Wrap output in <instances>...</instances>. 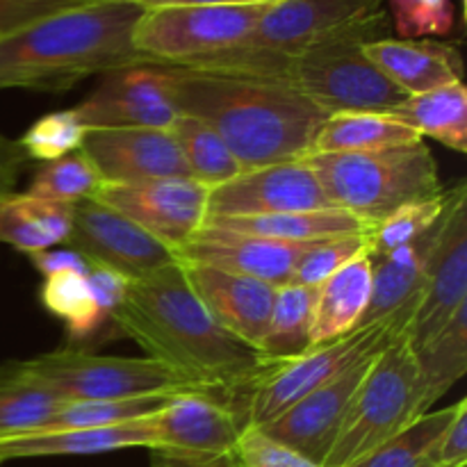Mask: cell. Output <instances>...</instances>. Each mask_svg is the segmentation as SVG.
<instances>
[{
    "instance_id": "33",
    "label": "cell",
    "mask_w": 467,
    "mask_h": 467,
    "mask_svg": "<svg viewBox=\"0 0 467 467\" xmlns=\"http://www.w3.org/2000/svg\"><path fill=\"white\" fill-rule=\"evenodd\" d=\"M39 301L53 317L64 322L73 342L89 340L109 322L82 274L59 272L46 276L39 287Z\"/></svg>"
},
{
    "instance_id": "27",
    "label": "cell",
    "mask_w": 467,
    "mask_h": 467,
    "mask_svg": "<svg viewBox=\"0 0 467 467\" xmlns=\"http://www.w3.org/2000/svg\"><path fill=\"white\" fill-rule=\"evenodd\" d=\"M315 299H317V287L299 285V283L276 287L267 331L258 347L269 368L290 363L313 349L310 331H313Z\"/></svg>"
},
{
    "instance_id": "23",
    "label": "cell",
    "mask_w": 467,
    "mask_h": 467,
    "mask_svg": "<svg viewBox=\"0 0 467 467\" xmlns=\"http://www.w3.org/2000/svg\"><path fill=\"white\" fill-rule=\"evenodd\" d=\"M374 265L368 254L337 269L317 287L313 313V347L345 337L363 324L372 299Z\"/></svg>"
},
{
    "instance_id": "20",
    "label": "cell",
    "mask_w": 467,
    "mask_h": 467,
    "mask_svg": "<svg viewBox=\"0 0 467 467\" xmlns=\"http://www.w3.org/2000/svg\"><path fill=\"white\" fill-rule=\"evenodd\" d=\"M178 265L182 267V276L190 290L217 319V324L258 349L267 331L276 287L258 278L223 272L208 265Z\"/></svg>"
},
{
    "instance_id": "18",
    "label": "cell",
    "mask_w": 467,
    "mask_h": 467,
    "mask_svg": "<svg viewBox=\"0 0 467 467\" xmlns=\"http://www.w3.org/2000/svg\"><path fill=\"white\" fill-rule=\"evenodd\" d=\"M82 153L103 182H144L192 178L176 137L158 128H100L87 130Z\"/></svg>"
},
{
    "instance_id": "26",
    "label": "cell",
    "mask_w": 467,
    "mask_h": 467,
    "mask_svg": "<svg viewBox=\"0 0 467 467\" xmlns=\"http://www.w3.org/2000/svg\"><path fill=\"white\" fill-rule=\"evenodd\" d=\"M203 226L242 233V235L267 237V240L292 242V244H308V242L333 240V237L358 235V233L372 231V226H368L363 219L354 217L340 208L265 214V217L219 219V222H208Z\"/></svg>"
},
{
    "instance_id": "21",
    "label": "cell",
    "mask_w": 467,
    "mask_h": 467,
    "mask_svg": "<svg viewBox=\"0 0 467 467\" xmlns=\"http://www.w3.org/2000/svg\"><path fill=\"white\" fill-rule=\"evenodd\" d=\"M363 53L406 96L463 82V55L445 41L383 36L365 44Z\"/></svg>"
},
{
    "instance_id": "42",
    "label": "cell",
    "mask_w": 467,
    "mask_h": 467,
    "mask_svg": "<svg viewBox=\"0 0 467 467\" xmlns=\"http://www.w3.org/2000/svg\"><path fill=\"white\" fill-rule=\"evenodd\" d=\"M431 459L438 467L467 465V400H459L454 404L450 422L433 442Z\"/></svg>"
},
{
    "instance_id": "47",
    "label": "cell",
    "mask_w": 467,
    "mask_h": 467,
    "mask_svg": "<svg viewBox=\"0 0 467 467\" xmlns=\"http://www.w3.org/2000/svg\"><path fill=\"white\" fill-rule=\"evenodd\" d=\"M150 467H237L235 454L228 459H214V461H196V459H178V456H167L153 451L150 454Z\"/></svg>"
},
{
    "instance_id": "6",
    "label": "cell",
    "mask_w": 467,
    "mask_h": 467,
    "mask_svg": "<svg viewBox=\"0 0 467 467\" xmlns=\"http://www.w3.org/2000/svg\"><path fill=\"white\" fill-rule=\"evenodd\" d=\"M404 328L374 356L322 467L354 465L424 415L420 360Z\"/></svg>"
},
{
    "instance_id": "17",
    "label": "cell",
    "mask_w": 467,
    "mask_h": 467,
    "mask_svg": "<svg viewBox=\"0 0 467 467\" xmlns=\"http://www.w3.org/2000/svg\"><path fill=\"white\" fill-rule=\"evenodd\" d=\"M377 354L363 356L356 363H351L331 381L306 395L301 401H296L281 418L260 429L274 441L292 447L301 456L322 467L337 433H340L347 413H349L356 390H358L360 381L365 379Z\"/></svg>"
},
{
    "instance_id": "38",
    "label": "cell",
    "mask_w": 467,
    "mask_h": 467,
    "mask_svg": "<svg viewBox=\"0 0 467 467\" xmlns=\"http://www.w3.org/2000/svg\"><path fill=\"white\" fill-rule=\"evenodd\" d=\"M85 135L87 128L82 126L78 114L73 109H62L36 119L16 141L26 160L46 164L80 150Z\"/></svg>"
},
{
    "instance_id": "49",
    "label": "cell",
    "mask_w": 467,
    "mask_h": 467,
    "mask_svg": "<svg viewBox=\"0 0 467 467\" xmlns=\"http://www.w3.org/2000/svg\"><path fill=\"white\" fill-rule=\"evenodd\" d=\"M0 465H3V461H0Z\"/></svg>"
},
{
    "instance_id": "15",
    "label": "cell",
    "mask_w": 467,
    "mask_h": 467,
    "mask_svg": "<svg viewBox=\"0 0 467 467\" xmlns=\"http://www.w3.org/2000/svg\"><path fill=\"white\" fill-rule=\"evenodd\" d=\"M150 451L178 459L214 461L235 454L244 422L237 409L203 392H181L150 415Z\"/></svg>"
},
{
    "instance_id": "3",
    "label": "cell",
    "mask_w": 467,
    "mask_h": 467,
    "mask_svg": "<svg viewBox=\"0 0 467 467\" xmlns=\"http://www.w3.org/2000/svg\"><path fill=\"white\" fill-rule=\"evenodd\" d=\"M141 9L119 0H80L0 35V91L62 94L91 76L149 64L132 46Z\"/></svg>"
},
{
    "instance_id": "8",
    "label": "cell",
    "mask_w": 467,
    "mask_h": 467,
    "mask_svg": "<svg viewBox=\"0 0 467 467\" xmlns=\"http://www.w3.org/2000/svg\"><path fill=\"white\" fill-rule=\"evenodd\" d=\"M377 41V39H374ZM365 36L315 46L278 62V78L295 85L310 103L331 117L349 112L390 114L406 100L363 53Z\"/></svg>"
},
{
    "instance_id": "5",
    "label": "cell",
    "mask_w": 467,
    "mask_h": 467,
    "mask_svg": "<svg viewBox=\"0 0 467 467\" xmlns=\"http://www.w3.org/2000/svg\"><path fill=\"white\" fill-rule=\"evenodd\" d=\"M304 160L328 203L372 228L401 205L442 194L436 155L424 141L363 153H310Z\"/></svg>"
},
{
    "instance_id": "44",
    "label": "cell",
    "mask_w": 467,
    "mask_h": 467,
    "mask_svg": "<svg viewBox=\"0 0 467 467\" xmlns=\"http://www.w3.org/2000/svg\"><path fill=\"white\" fill-rule=\"evenodd\" d=\"M87 283H89V290L94 295L96 304H99V308L103 310L108 319L126 301L128 287H130V278L112 272V269L99 267V265H89Z\"/></svg>"
},
{
    "instance_id": "12",
    "label": "cell",
    "mask_w": 467,
    "mask_h": 467,
    "mask_svg": "<svg viewBox=\"0 0 467 467\" xmlns=\"http://www.w3.org/2000/svg\"><path fill=\"white\" fill-rule=\"evenodd\" d=\"M333 208L304 158L267 167L242 169L235 178L208 192L205 223L219 219L265 217Z\"/></svg>"
},
{
    "instance_id": "2",
    "label": "cell",
    "mask_w": 467,
    "mask_h": 467,
    "mask_svg": "<svg viewBox=\"0 0 467 467\" xmlns=\"http://www.w3.org/2000/svg\"><path fill=\"white\" fill-rule=\"evenodd\" d=\"M164 71L178 112L208 123L242 169L306 158L328 119L281 78L185 67Z\"/></svg>"
},
{
    "instance_id": "35",
    "label": "cell",
    "mask_w": 467,
    "mask_h": 467,
    "mask_svg": "<svg viewBox=\"0 0 467 467\" xmlns=\"http://www.w3.org/2000/svg\"><path fill=\"white\" fill-rule=\"evenodd\" d=\"M451 413H454V406L420 415L400 436L349 467H438L431 459V447L445 424L450 422Z\"/></svg>"
},
{
    "instance_id": "41",
    "label": "cell",
    "mask_w": 467,
    "mask_h": 467,
    "mask_svg": "<svg viewBox=\"0 0 467 467\" xmlns=\"http://www.w3.org/2000/svg\"><path fill=\"white\" fill-rule=\"evenodd\" d=\"M237 467H319L258 427H244L235 445Z\"/></svg>"
},
{
    "instance_id": "32",
    "label": "cell",
    "mask_w": 467,
    "mask_h": 467,
    "mask_svg": "<svg viewBox=\"0 0 467 467\" xmlns=\"http://www.w3.org/2000/svg\"><path fill=\"white\" fill-rule=\"evenodd\" d=\"M190 176L208 190L231 181L242 171V164L226 146V141L201 119L178 112L171 126Z\"/></svg>"
},
{
    "instance_id": "31",
    "label": "cell",
    "mask_w": 467,
    "mask_h": 467,
    "mask_svg": "<svg viewBox=\"0 0 467 467\" xmlns=\"http://www.w3.org/2000/svg\"><path fill=\"white\" fill-rule=\"evenodd\" d=\"M415 354L422 379L420 409L429 413L431 406L467 374V306L456 310L447 327Z\"/></svg>"
},
{
    "instance_id": "7",
    "label": "cell",
    "mask_w": 467,
    "mask_h": 467,
    "mask_svg": "<svg viewBox=\"0 0 467 467\" xmlns=\"http://www.w3.org/2000/svg\"><path fill=\"white\" fill-rule=\"evenodd\" d=\"M269 3L272 0L149 9L137 18L132 46L155 67H201L244 44Z\"/></svg>"
},
{
    "instance_id": "34",
    "label": "cell",
    "mask_w": 467,
    "mask_h": 467,
    "mask_svg": "<svg viewBox=\"0 0 467 467\" xmlns=\"http://www.w3.org/2000/svg\"><path fill=\"white\" fill-rule=\"evenodd\" d=\"M173 395H150L135 397V400H112V401H67L48 422L35 433L68 431V429H99L114 427V424L135 422L149 418L155 410L167 404ZM30 436V433H27Z\"/></svg>"
},
{
    "instance_id": "43",
    "label": "cell",
    "mask_w": 467,
    "mask_h": 467,
    "mask_svg": "<svg viewBox=\"0 0 467 467\" xmlns=\"http://www.w3.org/2000/svg\"><path fill=\"white\" fill-rule=\"evenodd\" d=\"M76 3L80 0H0V35Z\"/></svg>"
},
{
    "instance_id": "19",
    "label": "cell",
    "mask_w": 467,
    "mask_h": 467,
    "mask_svg": "<svg viewBox=\"0 0 467 467\" xmlns=\"http://www.w3.org/2000/svg\"><path fill=\"white\" fill-rule=\"evenodd\" d=\"M313 244L317 242L292 244V242L222 231L214 226H201V231L178 246L173 255L178 263L208 265L281 287L292 283L296 265L313 249Z\"/></svg>"
},
{
    "instance_id": "37",
    "label": "cell",
    "mask_w": 467,
    "mask_h": 467,
    "mask_svg": "<svg viewBox=\"0 0 467 467\" xmlns=\"http://www.w3.org/2000/svg\"><path fill=\"white\" fill-rule=\"evenodd\" d=\"M442 208H445V190L441 196L413 201L397 208L368 233V255L372 260L381 258L422 237L436 226Z\"/></svg>"
},
{
    "instance_id": "22",
    "label": "cell",
    "mask_w": 467,
    "mask_h": 467,
    "mask_svg": "<svg viewBox=\"0 0 467 467\" xmlns=\"http://www.w3.org/2000/svg\"><path fill=\"white\" fill-rule=\"evenodd\" d=\"M153 447V429L149 418L99 429H68V431L30 433V436L0 441V461L41 459V456H94L119 450Z\"/></svg>"
},
{
    "instance_id": "11",
    "label": "cell",
    "mask_w": 467,
    "mask_h": 467,
    "mask_svg": "<svg viewBox=\"0 0 467 467\" xmlns=\"http://www.w3.org/2000/svg\"><path fill=\"white\" fill-rule=\"evenodd\" d=\"M467 306V185L445 190V208L433 231L418 304L406 324L413 351L447 327L454 313Z\"/></svg>"
},
{
    "instance_id": "30",
    "label": "cell",
    "mask_w": 467,
    "mask_h": 467,
    "mask_svg": "<svg viewBox=\"0 0 467 467\" xmlns=\"http://www.w3.org/2000/svg\"><path fill=\"white\" fill-rule=\"evenodd\" d=\"M64 404L62 397L27 377L18 360L0 365V441L35 433Z\"/></svg>"
},
{
    "instance_id": "9",
    "label": "cell",
    "mask_w": 467,
    "mask_h": 467,
    "mask_svg": "<svg viewBox=\"0 0 467 467\" xmlns=\"http://www.w3.org/2000/svg\"><path fill=\"white\" fill-rule=\"evenodd\" d=\"M18 365L27 377L64 401H112L194 392L155 360L94 354L76 345L18 360Z\"/></svg>"
},
{
    "instance_id": "48",
    "label": "cell",
    "mask_w": 467,
    "mask_h": 467,
    "mask_svg": "<svg viewBox=\"0 0 467 467\" xmlns=\"http://www.w3.org/2000/svg\"><path fill=\"white\" fill-rule=\"evenodd\" d=\"M140 7L141 12L164 7H196V5H223V3H255V0H119Z\"/></svg>"
},
{
    "instance_id": "14",
    "label": "cell",
    "mask_w": 467,
    "mask_h": 467,
    "mask_svg": "<svg viewBox=\"0 0 467 467\" xmlns=\"http://www.w3.org/2000/svg\"><path fill=\"white\" fill-rule=\"evenodd\" d=\"M64 244L89 265L112 269L130 281H140L176 263L167 244L96 201L76 205L71 233Z\"/></svg>"
},
{
    "instance_id": "13",
    "label": "cell",
    "mask_w": 467,
    "mask_h": 467,
    "mask_svg": "<svg viewBox=\"0 0 467 467\" xmlns=\"http://www.w3.org/2000/svg\"><path fill=\"white\" fill-rule=\"evenodd\" d=\"M208 187L194 178H164L144 182H103L91 201L153 235L169 249L185 244L205 223Z\"/></svg>"
},
{
    "instance_id": "16",
    "label": "cell",
    "mask_w": 467,
    "mask_h": 467,
    "mask_svg": "<svg viewBox=\"0 0 467 467\" xmlns=\"http://www.w3.org/2000/svg\"><path fill=\"white\" fill-rule=\"evenodd\" d=\"M87 130L100 128H158L171 130L178 117L167 71L155 64L117 68L73 108Z\"/></svg>"
},
{
    "instance_id": "36",
    "label": "cell",
    "mask_w": 467,
    "mask_h": 467,
    "mask_svg": "<svg viewBox=\"0 0 467 467\" xmlns=\"http://www.w3.org/2000/svg\"><path fill=\"white\" fill-rule=\"evenodd\" d=\"M100 185H103V178L96 171L94 164L82 150H76L67 158L41 164L27 192L41 199L76 208L82 201L94 199Z\"/></svg>"
},
{
    "instance_id": "45",
    "label": "cell",
    "mask_w": 467,
    "mask_h": 467,
    "mask_svg": "<svg viewBox=\"0 0 467 467\" xmlns=\"http://www.w3.org/2000/svg\"><path fill=\"white\" fill-rule=\"evenodd\" d=\"M27 258H30L32 267L44 278L59 272H76L82 274V276L89 274V263L80 254L68 249V246H53V249L36 251V254H30Z\"/></svg>"
},
{
    "instance_id": "24",
    "label": "cell",
    "mask_w": 467,
    "mask_h": 467,
    "mask_svg": "<svg viewBox=\"0 0 467 467\" xmlns=\"http://www.w3.org/2000/svg\"><path fill=\"white\" fill-rule=\"evenodd\" d=\"M433 231H436V226L410 244L372 260V299H369V308L360 327L381 322V319L392 317L406 308H415L420 287H422Z\"/></svg>"
},
{
    "instance_id": "29",
    "label": "cell",
    "mask_w": 467,
    "mask_h": 467,
    "mask_svg": "<svg viewBox=\"0 0 467 467\" xmlns=\"http://www.w3.org/2000/svg\"><path fill=\"white\" fill-rule=\"evenodd\" d=\"M424 141L418 132L392 114H331L319 128L310 153H363ZM308 153V155H310Z\"/></svg>"
},
{
    "instance_id": "25",
    "label": "cell",
    "mask_w": 467,
    "mask_h": 467,
    "mask_svg": "<svg viewBox=\"0 0 467 467\" xmlns=\"http://www.w3.org/2000/svg\"><path fill=\"white\" fill-rule=\"evenodd\" d=\"M73 205L55 203L30 194L0 199V242L30 255L64 244L73 226Z\"/></svg>"
},
{
    "instance_id": "28",
    "label": "cell",
    "mask_w": 467,
    "mask_h": 467,
    "mask_svg": "<svg viewBox=\"0 0 467 467\" xmlns=\"http://www.w3.org/2000/svg\"><path fill=\"white\" fill-rule=\"evenodd\" d=\"M390 114L413 128L422 140L431 137L456 153H467L465 82H451L422 94L406 96L404 103Z\"/></svg>"
},
{
    "instance_id": "39",
    "label": "cell",
    "mask_w": 467,
    "mask_h": 467,
    "mask_svg": "<svg viewBox=\"0 0 467 467\" xmlns=\"http://www.w3.org/2000/svg\"><path fill=\"white\" fill-rule=\"evenodd\" d=\"M397 39H431L450 35L454 27L451 0H386Z\"/></svg>"
},
{
    "instance_id": "4",
    "label": "cell",
    "mask_w": 467,
    "mask_h": 467,
    "mask_svg": "<svg viewBox=\"0 0 467 467\" xmlns=\"http://www.w3.org/2000/svg\"><path fill=\"white\" fill-rule=\"evenodd\" d=\"M386 0H272L254 35L237 48L201 64L203 71L278 78V62L347 36L383 39Z\"/></svg>"
},
{
    "instance_id": "1",
    "label": "cell",
    "mask_w": 467,
    "mask_h": 467,
    "mask_svg": "<svg viewBox=\"0 0 467 467\" xmlns=\"http://www.w3.org/2000/svg\"><path fill=\"white\" fill-rule=\"evenodd\" d=\"M146 358L203 395H249L269 368L258 349L228 333L203 308L176 263L130 281L126 301L109 317Z\"/></svg>"
},
{
    "instance_id": "46",
    "label": "cell",
    "mask_w": 467,
    "mask_h": 467,
    "mask_svg": "<svg viewBox=\"0 0 467 467\" xmlns=\"http://www.w3.org/2000/svg\"><path fill=\"white\" fill-rule=\"evenodd\" d=\"M26 155H23L18 141L9 140L0 132V199L12 194L26 167Z\"/></svg>"
},
{
    "instance_id": "40",
    "label": "cell",
    "mask_w": 467,
    "mask_h": 467,
    "mask_svg": "<svg viewBox=\"0 0 467 467\" xmlns=\"http://www.w3.org/2000/svg\"><path fill=\"white\" fill-rule=\"evenodd\" d=\"M369 233V231H368ZM368 233L358 235L333 237V240H322L313 244V249L301 258L296 265V272L292 276V283L308 287H319L328 276L349 265L358 255L368 254Z\"/></svg>"
},
{
    "instance_id": "10",
    "label": "cell",
    "mask_w": 467,
    "mask_h": 467,
    "mask_svg": "<svg viewBox=\"0 0 467 467\" xmlns=\"http://www.w3.org/2000/svg\"><path fill=\"white\" fill-rule=\"evenodd\" d=\"M413 310L415 308H406L392 317L381 319V322L358 327L349 336L313 347L301 358L267 369V374L249 390V400L242 409L244 427L260 429L274 422L287 409H292L296 401L322 388L324 383L337 377L351 363H356L363 356L381 351L386 342L409 324Z\"/></svg>"
}]
</instances>
